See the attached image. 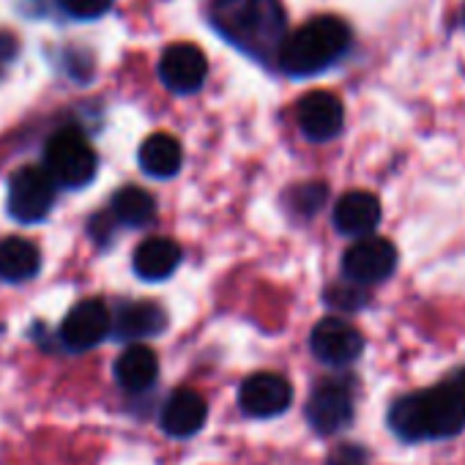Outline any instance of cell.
I'll list each match as a JSON object with an SVG mask.
<instances>
[{"mask_svg": "<svg viewBox=\"0 0 465 465\" xmlns=\"http://www.w3.org/2000/svg\"><path fill=\"white\" fill-rule=\"evenodd\" d=\"M181 263V247L173 239H148L137 247L132 266L137 272V277L148 280V282H159L167 280Z\"/></svg>", "mask_w": 465, "mask_h": 465, "instance_id": "2e32d148", "label": "cell"}, {"mask_svg": "<svg viewBox=\"0 0 465 465\" xmlns=\"http://www.w3.org/2000/svg\"><path fill=\"white\" fill-rule=\"evenodd\" d=\"M323 302L331 307V310H342V312H359L370 304V291L367 288H359L353 282H337V285H329V291L323 293Z\"/></svg>", "mask_w": 465, "mask_h": 465, "instance_id": "44dd1931", "label": "cell"}, {"mask_svg": "<svg viewBox=\"0 0 465 465\" xmlns=\"http://www.w3.org/2000/svg\"><path fill=\"white\" fill-rule=\"evenodd\" d=\"M115 222L129 224V227H143L153 219L156 213V203L151 197V192H145L143 186H121L113 194V205H110Z\"/></svg>", "mask_w": 465, "mask_h": 465, "instance_id": "ffe728a7", "label": "cell"}, {"mask_svg": "<svg viewBox=\"0 0 465 465\" xmlns=\"http://www.w3.org/2000/svg\"><path fill=\"white\" fill-rule=\"evenodd\" d=\"M454 31H460V34H465V0L460 4V9H457V20H454Z\"/></svg>", "mask_w": 465, "mask_h": 465, "instance_id": "d4e9b609", "label": "cell"}, {"mask_svg": "<svg viewBox=\"0 0 465 465\" xmlns=\"http://www.w3.org/2000/svg\"><path fill=\"white\" fill-rule=\"evenodd\" d=\"M55 205V181L45 167H20L9 178V213L23 224L47 219Z\"/></svg>", "mask_w": 465, "mask_h": 465, "instance_id": "8992f818", "label": "cell"}, {"mask_svg": "<svg viewBox=\"0 0 465 465\" xmlns=\"http://www.w3.org/2000/svg\"><path fill=\"white\" fill-rule=\"evenodd\" d=\"M99 167L96 151L85 140V134L74 126L61 129L50 137L45 148V170L55 181V186L80 189L94 181Z\"/></svg>", "mask_w": 465, "mask_h": 465, "instance_id": "277c9868", "label": "cell"}, {"mask_svg": "<svg viewBox=\"0 0 465 465\" xmlns=\"http://www.w3.org/2000/svg\"><path fill=\"white\" fill-rule=\"evenodd\" d=\"M113 329L110 310L102 299H85L69 310V315L61 323V342L72 353H83L96 348Z\"/></svg>", "mask_w": 465, "mask_h": 465, "instance_id": "30bf717a", "label": "cell"}, {"mask_svg": "<svg viewBox=\"0 0 465 465\" xmlns=\"http://www.w3.org/2000/svg\"><path fill=\"white\" fill-rule=\"evenodd\" d=\"M242 408L255 419H272L291 408L293 402V386L288 378L277 372H258L250 375L239 389Z\"/></svg>", "mask_w": 465, "mask_h": 465, "instance_id": "7c38bea8", "label": "cell"}, {"mask_svg": "<svg viewBox=\"0 0 465 465\" xmlns=\"http://www.w3.org/2000/svg\"><path fill=\"white\" fill-rule=\"evenodd\" d=\"M208 419L205 397L194 389H178L170 394V400L162 408V430L173 438H189L203 430Z\"/></svg>", "mask_w": 465, "mask_h": 465, "instance_id": "5bb4252c", "label": "cell"}, {"mask_svg": "<svg viewBox=\"0 0 465 465\" xmlns=\"http://www.w3.org/2000/svg\"><path fill=\"white\" fill-rule=\"evenodd\" d=\"M310 348L318 361H323L329 367H348L361 359L364 337L348 321L329 315L315 323V329L310 334Z\"/></svg>", "mask_w": 465, "mask_h": 465, "instance_id": "52a82bcc", "label": "cell"}, {"mask_svg": "<svg viewBox=\"0 0 465 465\" xmlns=\"http://www.w3.org/2000/svg\"><path fill=\"white\" fill-rule=\"evenodd\" d=\"M381 216H383V208H381V200L372 194V192H364V189H353V192H345L337 205H334V227L337 232L348 239H367L378 230L381 224Z\"/></svg>", "mask_w": 465, "mask_h": 465, "instance_id": "4fadbf2b", "label": "cell"}, {"mask_svg": "<svg viewBox=\"0 0 465 465\" xmlns=\"http://www.w3.org/2000/svg\"><path fill=\"white\" fill-rule=\"evenodd\" d=\"M353 391L342 381L321 383L307 402V421L318 435H337L353 424Z\"/></svg>", "mask_w": 465, "mask_h": 465, "instance_id": "ba28073f", "label": "cell"}, {"mask_svg": "<svg viewBox=\"0 0 465 465\" xmlns=\"http://www.w3.org/2000/svg\"><path fill=\"white\" fill-rule=\"evenodd\" d=\"M326 197H329V189L326 183L321 181H310V183H302L291 192V205L302 213V216H315L323 205H326Z\"/></svg>", "mask_w": 465, "mask_h": 465, "instance_id": "7402d4cb", "label": "cell"}, {"mask_svg": "<svg viewBox=\"0 0 465 465\" xmlns=\"http://www.w3.org/2000/svg\"><path fill=\"white\" fill-rule=\"evenodd\" d=\"M353 45L356 36L348 20L337 15H318L288 34L277 64L288 77L307 80L340 66L351 55Z\"/></svg>", "mask_w": 465, "mask_h": 465, "instance_id": "3957f363", "label": "cell"}, {"mask_svg": "<svg viewBox=\"0 0 465 465\" xmlns=\"http://www.w3.org/2000/svg\"><path fill=\"white\" fill-rule=\"evenodd\" d=\"M296 121L307 140L329 143L345 129V104L331 91H310L296 104Z\"/></svg>", "mask_w": 465, "mask_h": 465, "instance_id": "9c48e42d", "label": "cell"}, {"mask_svg": "<svg viewBox=\"0 0 465 465\" xmlns=\"http://www.w3.org/2000/svg\"><path fill=\"white\" fill-rule=\"evenodd\" d=\"M213 31L255 61H277L288 39V15L280 0H213Z\"/></svg>", "mask_w": 465, "mask_h": 465, "instance_id": "7a4b0ae2", "label": "cell"}, {"mask_svg": "<svg viewBox=\"0 0 465 465\" xmlns=\"http://www.w3.org/2000/svg\"><path fill=\"white\" fill-rule=\"evenodd\" d=\"M389 430L402 443L449 440L465 430V367L451 370L440 383L397 397L386 411Z\"/></svg>", "mask_w": 465, "mask_h": 465, "instance_id": "6da1fadb", "label": "cell"}, {"mask_svg": "<svg viewBox=\"0 0 465 465\" xmlns=\"http://www.w3.org/2000/svg\"><path fill=\"white\" fill-rule=\"evenodd\" d=\"M397 247L389 239L367 236L351 244L342 255V277L359 288H375L397 272Z\"/></svg>", "mask_w": 465, "mask_h": 465, "instance_id": "5b68a950", "label": "cell"}, {"mask_svg": "<svg viewBox=\"0 0 465 465\" xmlns=\"http://www.w3.org/2000/svg\"><path fill=\"white\" fill-rule=\"evenodd\" d=\"M159 375V359L151 348L145 345H129L118 361H115V381L126 389V391H145L156 383Z\"/></svg>", "mask_w": 465, "mask_h": 465, "instance_id": "e0dca14e", "label": "cell"}, {"mask_svg": "<svg viewBox=\"0 0 465 465\" xmlns=\"http://www.w3.org/2000/svg\"><path fill=\"white\" fill-rule=\"evenodd\" d=\"M113 0H61V9L74 20H99L110 12Z\"/></svg>", "mask_w": 465, "mask_h": 465, "instance_id": "603a6c76", "label": "cell"}, {"mask_svg": "<svg viewBox=\"0 0 465 465\" xmlns=\"http://www.w3.org/2000/svg\"><path fill=\"white\" fill-rule=\"evenodd\" d=\"M42 269V252L28 239H4L0 242V280L6 282H25L36 277Z\"/></svg>", "mask_w": 465, "mask_h": 465, "instance_id": "ac0fdd59", "label": "cell"}, {"mask_svg": "<svg viewBox=\"0 0 465 465\" xmlns=\"http://www.w3.org/2000/svg\"><path fill=\"white\" fill-rule=\"evenodd\" d=\"M167 326V315L159 304L153 302H129L124 304L115 318H113V329L118 340L124 342H137L153 334H162Z\"/></svg>", "mask_w": 465, "mask_h": 465, "instance_id": "9a60e30c", "label": "cell"}, {"mask_svg": "<svg viewBox=\"0 0 465 465\" xmlns=\"http://www.w3.org/2000/svg\"><path fill=\"white\" fill-rule=\"evenodd\" d=\"M367 462H370V454H367L364 446H359V443H340L329 454L326 465H367Z\"/></svg>", "mask_w": 465, "mask_h": 465, "instance_id": "cb8c5ba5", "label": "cell"}, {"mask_svg": "<svg viewBox=\"0 0 465 465\" xmlns=\"http://www.w3.org/2000/svg\"><path fill=\"white\" fill-rule=\"evenodd\" d=\"M137 162H140L143 173H148L151 178H173L181 170L183 153H181V145L175 137L159 132V134H151L143 140Z\"/></svg>", "mask_w": 465, "mask_h": 465, "instance_id": "d6986e66", "label": "cell"}, {"mask_svg": "<svg viewBox=\"0 0 465 465\" xmlns=\"http://www.w3.org/2000/svg\"><path fill=\"white\" fill-rule=\"evenodd\" d=\"M208 77V61L194 45H170L159 58V80L173 94H197Z\"/></svg>", "mask_w": 465, "mask_h": 465, "instance_id": "8fae6325", "label": "cell"}]
</instances>
